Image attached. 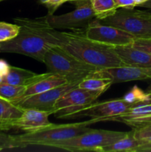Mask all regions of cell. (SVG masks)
Segmentation results:
<instances>
[{
  "label": "cell",
  "instance_id": "cell-1",
  "mask_svg": "<svg viewBox=\"0 0 151 152\" xmlns=\"http://www.w3.org/2000/svg\"><path fill=\"white\" fill-rule=\"evenodd\" d=\"M13 21L20 26V31L13 39L1 42L0 53L25 55L43 63L50 49L56 46L64 47L68 42L65 32L53 28L47 16L35 19L16 17Z\"/></svg>",
  "mask_w": 151,
  "mask_h": 152
},
{
  "label": "cell",
  "instance_id": "cell-2",
  "mask_svg": "<svg viewBox=\"0 0 151 152\" xmlns=\"http://www.w3.org/2000/svg\"><path fill=\"white\" fill-rule=\"evenodd\" d=\"M65 34L68 42L63 48L79 60L99 70L125 65L115 47L90 39L81 28L72 29Z\"/></svg>",
  "mask_w": 151,
  "mask_h": 152
},
{
  "label": "cell",
  "instance_id": "cell-3",
  "mask_svg": "<svg viewBox=\"0 0 151 152\" xmlns=\"http://www.w3.org/2000/svg\"><path fill=\"white\" fill-rule=\"evenodd\" d=\"M102 121L99 118H91L87 121L68 124H53L23 134L13 135L16 148H25L28 145L48 147L50 144L73 137L89 129L93 123Z\"/></svg>",
  "mask_w": 151,
  "mask_h": 152
},
{
  "label": "cell",
  "instance_id": "cell-4",
  "mask_svg": "<svg viewBox=\"0 0 151 152\" xmlns=\"http://www.w3.org/2000/svg\"><path fill=\"white\" fill-rule=\"evenodd\" d=\"M43 63L49 72L61 76L68 83L76 85H78L92 72L99 70L79 60L60 46L50 49L44 56Z\"/></svg>",
  "mask_w": 151,
  "mask_h": 152
},
{
  "label": "cell",
  "instance_id": "cell-5",
  "mask_svg": "<svg viewBox=\"0 0 151 152\" xmlns=\"http://www.w3.org/2000/svg\"><path fill=\"white\" fill-rule=\"evenodd\" d=\"M127 132L89 129L86 132L49 145L69 151L102 152L103 148L124 137Z\"/></svg>",
  "mask_w": 151,
  "mask_h": 152
},
{
  "label": "cell",
  "instance_id": "cell-6",
  "mask_svg": "<svg viewBox=\"0 0 151 152\" xmlns=\"http://www.w3.org/2000/svg\"><path fill=\"white\" fill-rule=\"evenodd\" d=\"M100 22L125 31L136 38H151L150 12L118 8L113 16Z\"/></svg>",
  "mask_w": 151,
  "mask_h": 152
},
{
  "label": "cell",
  "instance_id": "cell-7",
  "mask_svg": "<svg viewBox=\"0 0 151 152\" xmlns=\"http://www.w3.org/2000/svg\"><path fill=\"white\" fill-rule=\"evenodd\" d=\"M102 93L87 90L78 86L73 88L65 94L56 102L53 114L56 118H73L99 97Z\"/></svg>",
  "mask_w": 151,
  "mask_h": 152
},
{
  "label": "cell",
  "instance_id": "cell-8",
  "mask_svg": "<svg viewBox=\"0 0 151 152\" xmlns=\"http://www.w3.org/2000/svg\"><path fill=\"white\" fill-rule=\"evenodd\" d=\"M73 2L76 8L73 11L59 16L47 15V21L53 28L57 30L86 28L96 19L90 0H78Z\"/></svg>",
  "mask_w": 151,
  "mask_h": 152
},
{
  "label": "cell",
  "instance_id": "cell-9",
  "mask_svg": "<svg viewBox=\"0 0 151 152\" xmlns=\"http://www.w3.org/2000/svg\"><path fill=\"white\" fill-rule=\"evenodd\" d=\"M85 34L90 39L113 47L131 45L136 39V37L125 31L102 23L97 19L89 24L86 28Z\"/></svg>",
  "mask_w": 151,
  "mask_h": 152
},
{
  "label": "cell",
  "instance_id": "cell-10",
  "mask_svg": "<svg viewBox=\"0 0 151 152\" xmlns=\"http://www.w3.org/2000/svg\"><path fill=\"white\" fill-rule=\"evenodd\" d=\"M76 86H78V85L68 83L50 90L16 100L13 102V103L22 109L34 108L40 111H50L53 114L55 111V105L57 101L66 92Z\"/></svg>",
  "mask_w": 151,
  "mask_h": 152
},
{
  "label": "cell",
  "instance_id": "cell-11",
  "mask_svg": "<svg viewBox=\"0 0 151 152\" xmlns=\"http://www.w3.org/2000/svg\"><path fill=\"white\" fill-rule=\"evenodd\" d=\"M133 105L126 102L123 98L93 102L90 106L77 113L73 118L90 117L91 118L101 119L102 121L113 120L115 117L127 112Z\"/></svg>",
  "mask_w": 151,
  "mask_h": 152
},
{
  "label": "cell",
  "instance_id": "cell-12",
  "mask_svg": "<svg viewBox=\"0 0 151 152\" xmlns=\"http://www.w3.org/2000/svg\"><path fill=\"white\" fill-rule=\"evenodd\" d=\"M52 113L50 111H40L34 108L24 109L20 117L11 124V129H17L25 132H33L52 124L49 117Z\"/></svg>",
  "mask_w": 151,
  "mask_h": 152
},
{
  "label": "cell",
  "instance_id": "cell-13",
  "mask_svg": "<svg viewBox=\"0 0 151 152\" xmlns=\"http://www.w3.org/2000/svg\"><path fill=\"white\" fill-rule=\"evenodd\" d=\"M104 75L111 79L113 84L151 79V68L124 66L101 69Z\"/></svg>",
  "mask_w": 151,
  "mask_h": 152
},
{
  "label": "cell",
  "instance_id": "cell-14",
  "mask_svg": "<svg viewBox=\"0 0 151 152\" xmlns=\"http://www.w3.org/2000/svg\"><path fill=\"white\" fill-rule=\"evenodd\" d=\"M115 50L125 65L151 68V55L132 45L116 46Z\"/></svg>",
  "mask_w": 151,
  "mask_h": 152
},
{
  "label": "cell",
  "instance_id": "cell-15",
  "mask_svg": "<svg viewBox=\"0 0 151 152\" xmlns=\"http://www.w3.org/2000/svg\"><path fill=\"white\" fill-rule=\"evenodd\" d=\"M113 120L124 123L132 128L151 121V104L138 103L133 105L127 112L115 117Z\"/></svg>",
  "mask_w": 151,
  "mask_h": 152
},
{
  "label": "cell",
  "instance_id": "cell-16",
  "mask_svg": "<svg viewBox=\"0 0 151 152\" xmlns=\"http://www.w3.org/2000/svg\"><path fill=\"white\" fill-rule=\"evenodd\" d=\"M50 72L38 74L30 70L18 68L10 65L7 75L3 79L2 83L13 86H29L33 83L47 77Z\"/></svg>",
  "mask_w": 151,
  "mask_h": 152
},
{
  "label": "cell",
  "instance_id": "cell-17",
  "mask_svg": "<svg viewBox=\"0 0 151 152\" xmlns=\"http://www.w3.org/2000/svg\"><path fill=\"white\" fill-rule=\"evenodd\" d=\"M68 83V81L65 78L50 72L44 78L41 79V80L31 84L30 86H28L23 96L18 100L26 98L28 96H32V95L36 94H39L41 93V92L46 91L50 90V89L63 86V85H66Z\"/></svg>",
  "mask_w": 151,
  "mask_h": 152
},
{
  "label": "cell",
  "instance_id": "cell-18",
  "mask_svg": "<svg viewBox=\"0 0 151 152\" xmlns=\"http://www.w3.org/2000/svg\"><path fill=\"white\" fill-rule=\"evenodd\" d=\"M24 109L0 96V129H11V124L23 113Z\"/></svg>",
  "mask_w": 151,
  "mask_h": 152
},
{
  "label": "cell",
  "instance_id": "cell-19",
  "mask_svg": "<svg viewBox=\"0 0 151 152\" xmlns=\"http://www.w3.org/2000/svg\"><path fill=\"white\" fill-rule=\"evenodd\" d=\"M113 85L111 79L104 75L101 70H97L89 74L78 83V86L87 90L99 91L103 94Z\"/></svg>",
  "mask_w": 151,
  "mask_h": 152
},
{
  "label": "cell",
  "instance_id": "cell-20",
  "mask_svg": "<svg viewBox=\"0 0 151 152\" xmlns=\"http://www.w3.org/2000/svg\"><path fill=\"white\" fill-rule=\"evenodd\" d=\"M144 143L136 139L133 135V131L127 132V134L118 140L103 148L102 152H136L139 146Z\"/></svg>",
  "mask_w": 151,
  "mask_h": 152
},
{
  "label": "cell",
  "instance_id": "cell-21",
  "mask_svg": "<svg viewBox=\"0 0 151 152\" xmlns=\"http://www.w3.org/2000/svg\"><path fill=\"white\" fill-rule=\"evenodd\" d=\"M96 18L99 20H103L113 16L118 7L114 0H90Z\"/></svg>",
  "mask_w": 151,
  "mask_h": 152
},
{
  "label": "cell",
  "instance_id": "cell-22",
  "mask_svg": "<svg viewBox=\"0 0 151 152\" xmlns=\"http://www.w3.org/2000/svg\"><path fill=\"white\" fill-rule=\"evenodd\" d=\"M28 86H13V85L1 83L0 84V96L10 102L18 100L23 96Z\"/></svg>",
  "mask_w": 151,
  "mask_h": 152
},
{
  "label": "cell",
  "instance_id": "cell-23",
  "mask_svg": "<svg viewBox=\"0 0 151 152\" xmlns=\"http://www.w3.org/2000/svg\"><path fill=\"white\" fill-rule=\"evenodd\" d=\"M20 26L17 24L0 22V42L13 39L19 34Z\"/></svg>",
  "mask_w": 151,
  "mask_h": 152
},
{
  "label": "cell",
  "instance_id": "cell-24",
  "mask_svg": "<svg viewBox=\"0 0 151 152\" xmlns=\"http://www.w3.org/2000/svg\"><path fill=\"white\" fill-rule=\"evenodd\" d=\"M123 99L128 103L136 105L147 100V93L137 86H134L131 90L123 96Z\"/></svg>",
  "mask_w": 151,
  "mask_h": 152
},
{
  "label": "cell",
  "instance_id": "cell-25",
  "mask_svg": "<svg viewBox=\"0 0 151 152\" xmlns=\"http://www.w3.org/2000/svg\"><path fill=\"white\" fill-rule=\"evenodd\" d=\"M133 135L139 140L144 142H151V121L142 123L133 128Z\"/></svg>",
  "mask_w": 151,
  "mask_h": 152
},
{
  "label": "cell",
  "instance_id": "cell-26",
  "mask_svg": "<svg viewBox=\"0 0 151 152\" xmlns=\"http://www.w3.org/2000/svg\"><path fill=\"white\" fill-rule=\"evenodd\" d=\"M0 148L2 150L16 148V143L13 140V135L7 134L1 129H0Z\"/></svg>",
  "mask_w": 151,
  "mask_h": 152
},
{
  "label": "cell",
  "instance_id": "cell-27",
  "mask_svg": "<svg viewBox=\"0 0 151 152\" xmlns=\"http://www.w3.org/2000/svg\"><path fill=\"white\" fill-rule=\"evenodd\" d=\"M131 45L151 55V38H136Z\"/></svg>",
  "mask_w": 151,
  "mask_h": 152
},
{
  "label": "cell",
  "instance_id": "cell-28",
  "mask_svg": "<svg viewBox=\"0 0 151 152\" xmlns=\"http://www.w3.org/2000/svg\"><path fill=\"white\" fill-rule=\"evenodd\" d=\"M41 4L45 5L48 10V14L53 15L54 12L64 3L68 1V0H38Z\"/></svg>",
  "mask_w": 151,
  "mask_h": 152
},
{
  "label": "cell",
  "instance_id": "cell-29",
  "mask_svg": "<svg viewBox=\"0 0 151 152\" xmlns=\"http://www.w3.org/2000/svg\"><path fill=\"white\" fill-rule=\"evenodd\" d=\"M118 8L134 9L136 7L135 0H114Z\"/></svg>",
  "mask_w": 151,
  "mask_h": 152
},
{
  "label": "cell",
  "instance_id": "cell-30",
  "mask_svg": "<svg viewBox=\"0 0 151 152\" xmlns=\"http://www.w3.org/2000/svg\"><path fill=\"white\" fill-rule=\"evenodd\" d=\"M10 65H9L4 59H0V84L2 83L3 79L7 75L10 69Z\"/></svg>",
  "mask_w": 151,
  "mask_h": 152
},
{
  "label": "cell",
  "instance_id": "cell-31",
  "mask_svg": "<svg viewBox=\"0 0 151 152\" xmlns=\"http://www.w3.org/2000/svg\"><path fill=\"white\" fill-rule=\"evenodd\" d=\"M136 152H151V142H144L136 149Z\"/></svg>",
  "mask_w": 151,
  "mask_h": 152
},
{
  "label": "cell",
  "instance_id": "cell-32",
  "mask_svg": "<svg viewBox=\"0 0 151 152\" xmlns=\"http://www.w3.org/2000/svg\"><path fill=\"white\" fill-rule=\"evenodd\" d=\"M146 93H147V100L145 101V102H141V103L151 104V86H150V87L148 88Z\"/></svg>",
  "mask_w": 151,
  "mask_h": 152
},
{
  "label": "cell",
  "instance_id": "cell-33",
  "mask_svg": "<svg viewBox=\"0 0 151 152\" xmlns=\"http://www.w3.org/2000/svg\"><path fill=\"white\" fill-rule=\"evenodd\" d=\"M140 7H146V8H149L151 9V0H149V1H146L144 4H141Z\"/></svg>",
  "mask_w": 151,
  "mask_h": 152
},
{
  "label": "cell",
  "instance_id": "cell-34",
  "mask_svg": "<svg viewBox=\"0 0 151 152\" xmlns=\"http://www.w3.org/2000/svg\"><path fill=\"white\" fill-rule=\"evenodd\" d=\"M147 1H149V0H135V2H136V6H140L141 4H144Z\"/></svg>",
  "mask_w": 151,
  "mask_h": 152
},
{
  "label": "cell",
  "instance_id": "cell-35",
  "mask_svg": "<svg viewBox=\"0 0 151 152\" xmlns=\"http://www.w3.org/2000/svg\"><path fill=\"white\" fill-rule=\"evenodd\" d=\"M68 1H73H73H78V0H68Z\"/></svg>",
  "mask_w": 151,
  "mask_h": 152
},
{
  "label": "cell",
  "instance_id": "cell-36",
  "mask_svg": "<svg viewBox=\"0 0 151 152\" xmlns=\"http://www.w3.org/2000/svg\"><path fill=\"white\" fill-rule=\"evenodd\" d=\"M2 151V149H1V148H0V151Z\"/></svg>",
  "mask_w": 151,
  "mask_h": 152
},
{
  "label": "cell",
  "instance_id": "cell-37",
  "mask_svg": "<svg viewBox=\"0 0 151 152\" xmlns=\"http://www.w3.org/2000/svg\"><path fill=\"white\" fill-rule=\"evenodd\" d=\"M4 1V0H0V1Z\"/></svg>",
  "mask_w": 151,
  "mask_h": 152
},
{
  "label": "cell",
  "instance_id": "cell-38",
  "mask_svg": "<svg viewBox=\"0 0 151 152\" xmlns=\"http://www.w3.org/2000/svg\"><path fill=\"white\" fill-rule=\"evenodd\" d=\"M0 46H1V42H0Z\"/></svg>",
  "mask_w": 151,
  "mask_h": 152
}]
</instances>
